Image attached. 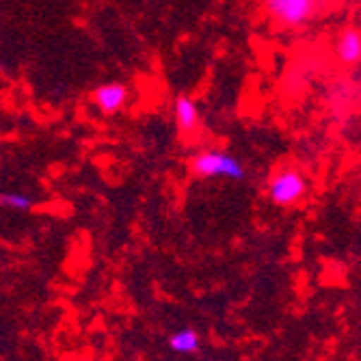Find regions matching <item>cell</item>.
I'll return each mask as SVG.
<instances>
[{
    "label": "cell",
    "mask_w": 361,
    "mask_h": 361,
    "mask_svg": "<svg viewBox=\"0 0 361 361\" xmlns=\"http://www.w3.org/2000/svg\"><path fill=\"white\" fill-rule=\"evenodd\" d=\"M167 344H169V348H171L173 353L190 355V353H197V350H200L202 340H200V336H197V331H192V329H180V331H176V334L169 336Z\"/></svg>",
    "instance_id": "7"
},
{
    "label": "cell",
    "mask_w": 361,
    "mask_h": 361,
    "mask_svg": "<svg viewBox=\"0 0 361 361\" xmlns=\"http://www.w3.org/2000/svg\"><path fill=\"white\" fill-rule=\"evenodd\" d=\"M128 97L130 91L123 82H104L100 87H95L91 93L95 109L104 115H117L119 111H123V106L128 104Z\"/></svg>",
    "instance_id": "4"
},
{
    "label": "cell",
    "mask_w": 361,
    "mask_h": 361,
    "mask_svg": "<svg viewBox=\"0 0 361 361\" xmlns=\"http://www.w3.org/2000/svg\"><path fill=\"white\" fill-rule=\"evenodd\" d=\"M173 117L176 126L182 135H192L200 128V111H197L195 102L188 95H178L173 102Z\"/></svg>",
    "instance_id": "6"
},
{
    "label": "cell",
    "mask_w": 361,
    "mask_h": 361,
    "mask_svg": "<svg viewBox=\"0 0 361 361\" xmlns=\"http://www.w3.org/2000/svg\"><path fill=\"white\" fill-rule=\"evenodd\" d=\"M336 59L346 63V65H355L361 61V30L357 28H344L338 39H336Z\"/></svg>",
    "instance_id": "5"
},
{
    "label": "cell",
    "mask_w": 361,
    "mask_h": 361,
    "mask_svg": "<svg viewBox=\"0 0 361 361\" xmlns=\"http://www.w3.org/2000/svg\"><path fill=\"white\" fill-rule=\"evenodd\" d=\"M190 173L197 178H227V180H245L243 162L223 149H204L190 158Z\"/></svg>",
    "instance_id": "1"
},
{
    "label": "cell",
    "mask_w": 361,
    "mask_h": 361,
    "mask_svg": "<svg viewBox=\"0 0 361 361\" xmlns=\"http://www.w3.org/2000/svg\"><path fill=\"white\" fill-rule=\"evenodd\" d=\"M0 204L9 210H16V212H28L35 206V200L24 192H3L0 195Z\"/></svg>",
    "instance_id": "8"
},
{
    "label": "cell",
    "mask_w": 361,
    "mask_h": 361,
    "mask_svg": "<svg viewBox=\"0 0 361 361\" xmlns=\"http://www.w3.org/2000/svg\"><path fill=\"white\" fill-rule=\"evenodd\" d=\"M307 188H310V184H307V180L303 178V173L299 169L286 167V169H279L269 180L267 192H269V200L275 206L288 208V206L299 204L307 195Z\"/></svg>",
    "instance_id": "2"
},
{
    "label": "cell",
    "mask_w": 361,
    "mask_h": 361,
    "mask_svg": "<svg viewBox=\"0 0 361 361\" xmlns=\"http://www.w3.org/2000/svg\"><path fill=\"white\" fill-rule=\"evenodd\" d=\"M269 16L283 26H301L316 13V0H264Z\"/></svg>",
    "instance_id": "3"
}]
</instances>
